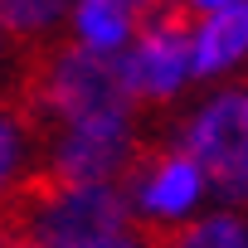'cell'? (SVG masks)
Masks as SVG:
<instances>
[{"label":"cell","instance_id":"obj_5","mask_svg":"<svg viewBox=\"0 0 248 248\" xmlns=\"http://www.w3.org/2000/svg\"><path fill=\"white\" fill-rule=\"evenodd\" d=\"M122 68H127V88H132L137 102L141 97L146 102H166L190 78V39L141 25V44H137V54L122 59Z\"/></svg>","mask_w":248,"mask_h":248},{"label":"cell","instance_id":"obj_3","mask_svg":"<svg viewBox=\"0 0 248 248\" xmlns=\"http://www.w3.org/2000/svg\"><path fill=\"white\" fill-rule=\"evenodd\" d=\"M117 180H122L117 185L122 204L146 209L156 224H175L180 214H190L200 190H204V175L175 146H166V151L161 146H132V156L117 170Z\"/></svg>","mask_w":248,"mask_h":248},{"label":"cell","instance_id":"obj_4","mask_svg":"<svg viewBox=\"0 0 248 248\" xmlns=\"http://www.w3.org/2000/svg\"><path fill=\"white\" fill-rule=\"evenodd\" d=\"M132 146L137 141H132L127 122L122 127H73L59 141V151H54L44 175L54 185H112L117 170L127 166Z\"/></svg>","mask_w":248,"mask_h":248},{"label":"cell","instance_id":"obj_12","mask_svg":"<svg viewBox=\"0 0 248 248\" xmlns=\"http://www.w3.org/2000/svg\"><path fill=\"white\" fill-rule=\"evenodd\" d=\"M112 5H122V10H127L132 20H146V15H151V5H156V0H112Z\"/></svg>","mask_w":248,"mask_h":248},{"label":"cell","instance_id":"obj_10","mask_svg":"<svg viewBox=\"0 0 248 248\" xmlns=\"http://www.w3.org/2000/svg\"><path fill=\"white\" fill-rule=\"evenodd\" d=\"M15 161H20V127L10 112H0V195H5V185L15 175Z\"/></svg>","mask_w":248,"mask_h":248},{"label":"cell","instance_id":"obj_8","mask_svg":"<svg viewBox=\"0 0 248 248\" xmlns=\"http://www.w3.org/2000/svg\"><path fill=\"white\" fill-rule=\"evenodd\" d=\"M68 10H73V0H0V30L15 34V39L44 34V30H54Z\"/></svg>","mask_w":248,"mask_h":248},{"label":"cell","instance_id":"obj_9","mask_svg":"<svg viewBox=\"0 0 248 248\" xmlns=\"http://www.w3.org/2000/svg\"><path fill=\"white\" fill-rule=\"evenodd\" d=\"M170 248H248V229L233 214H214V219H200V224L175 229Z\"/></svg>","mask_w":248,"mask_h":248},{"label":"cell","instance_id":"obj_6","mask_svg":"<svg viewBox=\"0 0 248 248\" xmlns=\"http://www.w3.org/2000/svg\"><path fill=\"white\" fill-rule=\"evenodd\" d=\"M243 54H248V0H233V5L200 20V30L190 39V73L214 78L219 68L238 63Z\"/></svg>","mask_w":248,"mask_h":248},{"label":"cell","instance_id":"obj_11","mask_svg":"<svg viewBox=\"0 0 248 248\" xmlns=\"http://www.w3.org/2000/svg\"><path fill=\"white\" fill-rule=\"evenodd\" d=\"M0 248H34L20 229H10V224H0Z\"/></svg>","mask_w":248,"mask_h":248},{"label":"cell","instance_id":"obj_2","mask_svg":"<svg viewBox=\"0 0 248 248\" xmlns=\"http://www.w3.org/2000/svg\"><path fill=\"white\" fill-rule=\"evenodd\" d=\"M175 151L195 161V170L204 175V185H214L219 200L248 204V88L219 93L180 132Z\"/></svg>","mask_w":248,"mask_h":248},{"label":"cell","instance_id":"obj_1","mask_svg":"<svg viewBox=\"0 0 248 248\" xmlns=\"http://www.w3.org/2000/svg\"><path fill=\"white\" fill-rule=\"evenodd\" d=\"M132 102L122 54H93L83 44L34 59L20 88H10V107L20 117L54 112L68 127H122L132 122Z\"/></svg>","mask_w":248,"mask_h":248},{"label":"cell","instance_id":"obj_13","mask_svg":"<svg viewBox=\"0 0 248 248\" xmlns=\"http://www.w3.org/2000/svg\"><path fill=\"white\" fill-rule=\"evenodd\" d=\"M185 5H190L195 15H214V10H224V5H233V0H185Z\"/></svg>","mask_w":248,"mask_h":248},{"label":"cell","instance_id":"obj_14","mask_svg":"<svg viewBox=\"0 0 248 248\" xmlns=\"http://www.w3.org/2000/svg\"><path fill=\"white\" fill-rule=\"evenodd\" d=\"M97 248H141V243H137V233H117V238H107V243H97Z\"/></svg>","mask_w":248,"mask_h":248},{"label":"cell","instance_id":"obj_7","mask_svg":"<svg viewBox=\"0 0 248 248\" xmlns=\"http://www.w3.org/2000/svg\"><path fill=\"white\" fill-rule=\"evenodd\" d=\"M73 30H78L83 49H93V54H117L122 44L132 39L137 20L122 10V5H112V0H78V5H73Z\"/></svg>","mask_w":248,"mask_h":248}]
</instances>
